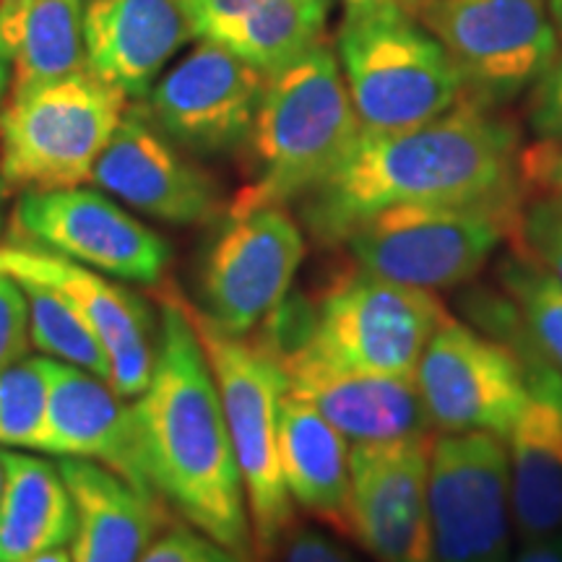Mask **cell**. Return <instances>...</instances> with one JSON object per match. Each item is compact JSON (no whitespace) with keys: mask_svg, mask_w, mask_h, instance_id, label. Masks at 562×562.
Returning <instances> with one entry per match:
<instances>
[{"mask_svg":"<svg viewBox=\"0 0 562 562\" xmlns=\"http://www.w3.org/2000/svg\"><path fill=\"white\" fill-rule=\"evenodd\" d=\"M521 138L469 97L425 125L360 133L347 159L300 199V220L323 248H339L362 220L404 203L521 199Z\"/></svg>","mask_w":562,"mask_h":562,"instance_id":"obj_1","label":"cell"},{"mask_svg":"<svg viewBox=\"0 0 562 562\" xmlns=\"http://www.w3.org/2000/svg\"><path fill=\"white\" fill-rule=\"evenodd\" d=\"M157 297L151 381L133 404L146 474L182 521L256 562L243 476L206 355L182 294L165 286Z\"/></svg>","mask_w":562,"mask_h":562,"instance_id":"obj_2","label":"cell"},{"mask_svg":"<svg viewBox=\"0 0 562 562\" xmlns=\"http://www.w3.org/2000/svg\"><path fill=\"white\" fill-rule=\"evenodd\" d=\"M451 318L438 292L391 281L349 261L313 297H286L256 328L277 362L307 360L341 372L414 375L432 334Z\"/></svg>","mask_w":562,"mask_h":562,"instance_id":"obj_3","label":"cell"},{"mask_svg":"<svg viewBox=\"0 0 562 562\" xmlns=\"http://www.w3.org/2000/svg\"><path fill=\"white\" fill-rule=\"evenodd\" d=\"M360 133L339 58L321 42L266 83L243 149L245 182L227 214L305 199L347 159Z\"/></svg>","mask_w":562,"mask_h":562,"instance_id":"obj_4","label":"cell"},{"mask_svg":"<svg viewBox=\"0 0 562 562\" xmlns=\"http://www.w3.org/2000/svg\"><path fill=\"white\" fill-rule=\"evenodd\" d=\"M414 5L404 0L347 5L336 32V58L364 133L425 125L467 97L451 55Z\"/></svg>","mask_w":562,"mask_h":562,"instance_id":"obj_5","label":"cell"},{"mask_svg":"<svg viewBox=\"0 0 562 562\" xmlns=\"http://www.w3.org/2000/svg\"><path fill=\"white\" fill-rule=\"evenodd\" d=\"M214 375L227 430L240 469L256 562H273L297 524L279 456V404L284 372L256 336H229L182 297Z\"/></svg>","mask_w":562,"mask_h":562,"instance_id":"obj_6","label":"cell"},{"mask_svg":"<svg viewBox=\"0 0 562 562\" xmlns=\"http://www.w3.org/2000/svg\"><path fill=\"white\" fill-rule=\"evenodd\" d=\"M524 199L404 203L357 224L339 248L357 269L442 292L480 277L516 232Z\"/></svg>","mask_w":562,"mask_h":562,"instance_id":"obj_7","label":"cell"},{"mask_svg":"<svg viewBox=\"0 0 562 562\" xmlns=\"http://www.w3.org/2000/svg\"><path fill=\"white\" fill-rule=\"evenodd\" d=\"M125 100L89 68L11 94L0 112V167L9 188L58 191L91 180L123 121Z\"/></svg>","mask_w":562,"mask_h":562,"instance_id":"obj_8","label":"cell"},{"mask_svg":"<svg viewBox=\"0 0 562 562\" xmlns=\"http://www.w3.org/2000/svg\"><path fill=\"white\" fill-rule=\"evenodd\" d=\"M414 13L451 55L469 100L508 102L560 58L547 0H417Z\"/></svg>","mask_w":562,"mask_h":562,"instance_id":"obj_9","label":"cell"},{"mask_svg":"<svg viewBox=\"0 0 562 562\" xmlns=\"http://www.w3.org/2000/svg\"><path fill=\"white\" fill-rule=\"evenodd\" d=\"M305 256V235L284 206L227 214L203 252L195 307L220 331L250 336L290 297Z\"/></svg>","mask_w":562,"mask_h":562,"instance_id":"obj_10","label":"cell"},{"mask_svg":"<svg viewBox=\"0 0 562 562\" xmlns=\"http://www.w3.org/2000/svg\"><path fill=\"white\" fill-rule=\"evenodd\" d=\"M427 495L435 562H513L510 467L503 438L435 435Z\"/></svg>","mask_w":562,"mask_h":562,"instance_id":"obj_11","label":"cell"},{"mask_svg":"<svg viewBox=\"0 0 562 562\" xmlns=\"http://www.w3.org/2000/svg\"><path fill=\"white\" fill-rule=\"evenodd\" d=\"M414 383L435 435L490 432L505 440L529 402L516 351L453 315L427 341Z\"/></svg>","mask_w":562,"mask_h":562,"instance_id":"obj_12","label":"cell"},{"mask_svg":"<svg viewBox=\"0 0 562 562\" xmlns=\"http://www.w3.org/2000/svg\"><path fill=\"white\" fill-rule=\"evenodd\" d=\"M11 237L37 243L70 261L131 284L157 286L172 263V245L104 193L87 188L30 191L11 216Z\"/></svg>","mask_w":562,"mask_h":562,"instance_id":"obj_13","label":"cell"},{"mask_svg":"<svg viewBox=\"0 0 562 562\" xmlns=\"http://www.w3.org/2000/svg\"><path fill=\"white\" fill-rule=\"evenodd\" d=\"M269 76L220 42L201 40L151 87L144 115L195 157H224L248 144Z\"/></svg>","mask_w":562,"mask_h":562,"instance_id":"obj_14","label":"cell"},{"mask_svg":"<svg viewBox=\"0 0 562 562\" xmlns=\"http://www.w3.org/2000/svg\"><path fill=\"white\" fill-rule=\"evenodd\" d=\"M0 273L34 281L66 297L108 349L112 389L123 398H138L146 391L151 381L159 328L151 307L136 292L21 237L0 243Z\"/></svg>","mask_w":562,"mask_h":562,"instance_id":"obj_15","label":"cell"},{"mask_svg":"<svg viewBox=\"0 0 562 562\" xmlns=\"http://www.w3.org/2000/svg\"><path fill=\"white\" fill-rule=\"evenodd\" d=\"M432 438L349 448V539L375 562H435L427 495Z\"/></svg>","mask_w":562,"mask_h":562,"instance_id":"obj_16","label":"cell"},{"mask_svg":"<svg viewBox=\"0 0 562 562\" xmlns=\"http://www.w3.org/2000/svg\"><path fill=\"white\" fill-rule=\"evenodd\" d=\"M91 180L131 209L167 224H206L222 211V188L133 108L97 159Z\"/></svg>","mask_w":562,"mask_h":562,"instance_id":"obj_17","label":"cell"},{"mask_svg":"<svg viewBox=\"0 0 562 562\" xmlns=\"http://www.w3.org/2000/svg\"><path fill=\"white\" fill-rule=\"evenodd\" d=\"M37 451L102 463L136 490L157 495L146 474L133 406H125L104 378L76 364L53 360L50 402Z\"/></svg>","mask_w":562,"mask_h":562,"instance_id":"obj_18","label":"cell"},{"mask_svg":"<svg viewBox=\"0 0 562 562\" xmlns=\"http://www.w3.org/2000/svg\"><path fill=\"white\" fill-rule=\"evenodd\" d=\"M286 393L313 406L349 446L417 440L435 435L414 375L341 372L307 360L277 362Z\"/></svg>","mask_w":562,"mask_h":562,"instance_id":"obj_19","label":"cell"},{"mask_svg":"<svg viewBox=\"0 0 562 562\" xmlns=\"http://www.w3.org/2000/svg\"><path fill=\"white\" fill-rule=\"evenodd\" d=\"M186 0H87V68L125 97H146L175 53L193 40Z\"/></svg>","mask_w":562,"mask_h":562,"instance_id":"obj_20","label":"cell"},{"mask_svg":"<svg viewBox=\"0 0 562 562\" xmlns=\"http://www.w3.org/2000/svg\"><path fill=\"white\" fill-rule=\"evenodd\" d=\"M58 469L76 505L74 562H138L172 524V508L159 495L136 490L102 463L60 459Z\"/></svg>","mask_w":562,"mask_h":562,"instance_id":"obj_21","label":"cell"},{"mask_svg":"<svg viewBox=\"0 0 562 562\" xmlns=\"http://www.w3.org/2000/svg\"><path fill=\"white\" fill-rule=\"evenodd\" d=\"M505 448L521 542L562 537V391L531 389Z\"/></svg>","mask_w":562,"mask_h":562,"instance_id":"obj_22","label":"cell"},{"mask_svg":"<svg viewBox=\"0 0 562 562\" xmlns=\"http://www.w3.org/2000/svg\"><path fill=\"white\" fill-rule=\"evenodd\" d=\"M279 456L294 508L349 537V442L286 391L279 404Z\"/></svg>","mask_w":562,"mask_h":562,"instance_id":"obj_23","label":"cell"},{"mask_svg":"<svg viewBox=\"0 0 562 562\" xmlns=\"http://www.w3.org/2000/svg\"><path fill=\"white\" fill-rule=\"evenodd\" d=\"M0 495V562L66 547L76 533V505L58 463L3 451Z\"/></svg>","mask_w":562,"mask_h":562,"instance_id":"obj_24","label":"cell"},{"mask_svg":"<svg viewBox=\"0 0 562 562\" xmlns=\"http://www.w3.org/2000/svg\"><path fill=\"white\" fill-rule=\"evenodd\" d=\"M87 0H30L0 16V37L11 53V94H24L87 68Z\"/></svg>","mask_w":562,"mask_h":562,"instance_id":"obj_25","label":"cell"},{"mask_svg":"<svg viewBox=\"0 0 562 562\" xmlns=\"http://www.w3.org/2000/svg\"><path fill=\"white\" fill-rule=\"evenodd\" d=\"M328 0H263L220 40L266 76L279 74L326 37Z\"/></svg>","mask_w":562,"mask_h":562,"instance_id":"obj_26","label":"cell"},{"mask_svg":"<svg viewBox=\"0 0 562 562\" xmlns=\"http://www.w3.org/2000/svg\"><path fill=\"white\" fill-rule=\"evenodd\" d=\"M497 286L508 294L526 336L539 355L562 372V284L531 261L524 250L510 248L495 269Z\"/></svg>","mask_w":562,"mask_h":562,"instance_id":"obj_27","label":"cell"},{"mask_svg":"<svg viewBox=\"0 0 562 562\" xmlns=\"http://www.w3.org/2000/svg\"><path fill=\"white\" fill-rule=\"evenodd\" d=\"M30 307V339L53 360L76 364L110 383L112 364L108 349L87 318L66 297L34 281L16 279Z\"/></svg>","mask_w":562,"mask_h":562,"instance_id":"obj_28","label":"cell"},{"mask_svg":"<svg viewBox=\"0 0 562 562\" xmlns=\"http://www.w3.org/2000/svg\"><path fill=\"white\" fill-rule=\"evenodd\" d=\"M50 357H24L0 372V446L37 451L50 402Z\"/></svg>","mask_w":562,"mask_h":562,"instance_id":"obj_29","label":"cell"},{"mask_svg":"<svg viewBox=\"0 0 562 562\" xmlns=\"http://www.w3.org/2000/svg\"><path fill=\"white\" fill-rule=\"evenodd\" d=\"M510 240L513 248L524 250L562 284V195L537 191L529 201H521Z\"/></svg>","mask_w":562,"mask_h":562,"instance_id":"obj_30","label":"cell"},{"mask_svg":"<svg viewBox=\"0 0 562 562\" xmlns=\"http://www.w3.org/2000/svg\"><path fill=\"white\" fill-rule=\"evenodd\" d=\"M138 562H248L240 554L229 552L227 547L193 529L191 524H170L149 550L140 554Z\"/></svg>","mask_w":562,"mask_h":562,"instance_id":"obj_31","label":"cell"},{"mask_svg":"<svg viewBox=\"0 0 562 562\" xmlns=\"http://www.w3.org/2000/svg\"><path fill=\"white\" fill-rule=\"evenodd\" d=\"M30 307L16 279L0 273V372L30 351Z\"/></svg>","mask_w":562,"mask_h":562,"instance_id":"obj_32","label":"cell"},{"mask_svg":"<svg viewBox=\"0 0 562 562\" xmlns=\"http://www.w3.org/2000/svg\"><path fill=\"white\" fill-rule=\"evenodd\" d=\"M277 562H360L347 547L315 526L294 524L281 542Z\"/></svg>","mask_w":562,"mask_h":562,"instance_id":"obj_33","label":"cell"},{"mask_svg":"<svg viewBox=\"0 0 562 562\" xmlns=\"http://www.w3.org/2000/svg\"><path fill=\"white\" fill-rule=\"evenodd\" d=\"M263 0H186L195 40L220 42Z\"/></svg>","mask_w":562,"mask_h":562,"instance_id":"obj_34","label":"cell"},{"mask_svg":"<svg viewBox=\"0 0 562 562\" xmlns=\"http://www.w3.org/2000/svg\"><path fill=\"white\" fill-rule=\"evenodd\" d=\"M531 97V125L539 136L562 144V58L533 83Z\"/></svg>","mask_w":562,"mask_h":562,"instance_id":"obj_35","label":"cell"},{"mask_svg":"<svg viewBox=\"0 0 562 562\" xmlns=\"http://www.w3.org/2000/svg\"><path fill=\"white\" fill-rule=\"evenodd\" d=\"M521 182L562 195V144L544 138L542 144L521 149Z\"/></svg>","mask_w":562,"mask_h":562,"instance_id":"obj_36","label":"cell"},{"mask_svg":"<svg viewBox=\"0 0 562 562\" xmlns=\"http://www.w3.org/2000/svg\"><path fill=\"white\" fill-rule=\"evenodd\" d=\"M513 562H562V537L524 542L521 552L513 558Z\"/></svg>","mask_w":562,"mask_h":562,"instance_id":"obj_37","label":"cell"},{"mask_svg":"<svg viewBox=\"0 0 562 562\" xmlns=\"http://www.w3.org/2000/svg\"><path fill=\"white\" fill-rule=\"evenodd\" d=\"M11 87V53L5 47L3 37H0V104H3L5 91Z\"/></svg>","mask_w":562,"mask_h":562,"instance_id":"obj_38","label":"cell"},{"mask_svg":"<svg viewBox=\"0 0 562 562\" xmlns=\"http://www.w3.org/2000/svg\"><path fill=\"white\" fill-rule=\"evenodd\" d=\"M21 562H74V558H70V552L63 550V547H55V550L32 554V558H26Z\"/></svg>","mask_w":562,"mask_h":562,"instance_id":"obj_39","label":"cell"},{"mask_svg":"<svg viewBox=\"0 0 562 562\" xmlns=\"http://www.w3.org/2000/svg\"><path fill=\"white\" fill-rule=\"evenodd\" d=\"M547 11H550L554 30H558V34L562 37V0H547Z\"/></svg>","mask_w":562,"mask_h":562,"instance_id":"obj_40","label":"cell"},{"mask_svg":"<svg viewBox=\"0 0 562 562\" xmlns=\"http://www.w3.org/2000/svg\"><path fill=\"white\" fill-rule=\"evenodd\" d=\"M24 3H30V0H0V16H11V13H16Z\"/></svg>","mask_w":562,"mask_h":562,"instance_id":"obj_41","label":"cell"},{"mask_svg":"<svg viewBox=\"0 0 562 562\" xmlns=\"http://www.w3.org/2000/svg\"><path fill=\"white\" fill-rule=\"evenodd\" d=\"M347 5H368V3H381V0H344ZM404 3H417V0H404Z\"/></svg>","mask_w":562,"mask_h":562,"instance_id":"obj_42","label":"cell"},{"mask_svg":"<svg viewBox=\"0 0 562 562\" xmlns=\"http://www.w3.org/2000/svg\"><path fill=\"white\" fill-rule=\"evenodd\" d=\"M5 193H9V182L3 178V167H0V201L5 199Z\"/></svg>","mask_w":562,"mask_h":562,"instance_id":"obj_43","label":"cell"},{"mask_svg":"<svg viewBox=\"0 0 562 562\" xmlns=\"http://www.w3.org/2000/svg\"><path fill=\"white\" fill-rule=\"evenodd\" d=\"M3 480H5V476H3V459H0V495H3Z\"/></svg>","mask_w":562,"mask_h":562,"instance_id":"obj_44","label":"cell"}]
</instances>
